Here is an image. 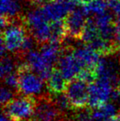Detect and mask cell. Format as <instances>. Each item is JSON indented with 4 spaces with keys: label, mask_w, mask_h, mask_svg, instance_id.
<instances>
[{
    "label": "cell",
    "mask_w": 120,
    "mask_h": 121,
    "mask_svg": "<svg viewBox=\"0 0 120 121\" xmlns=\"http://www.w3.org/2000/svg\"><path fill=\"white\" fill-rule=\"evenodd\" d=\"M17 73L19 75L18 95L36 97L41 96L46 91L44 89L46 87V83L40 78L39 75L32 72L26 64L22 62L18 64Z\"/></svg>",
    "instance_id": "1"
},
{
    "label": "cell",
    "mask_w": 120,
    "mask_h": 121,
    "mask_svg": "<svg viewBox=\"0 0 120 121\" xmlns=\"http://www.w3.org/2000/svg\"><path fill=\"white\" fill-rule=\"evenodd\" d=\"M23 22L28 33L34 37L39 45L50 40V22L45 17L40 8L30 10L23 19Z\"/></svg>",
    "instance_id": "2"
},
{
    "label": "cell",
    "mask_w": 120,
    "mask_h": 121,
    "mask_svg": "<svg viewBox=\"0 0 120 121\" xmlns=\"http://www.w3.org/2000/svg\"><path fill=\"white\" fill-rule=\"evenodd\" d=\"M36 99L32 96H17L2 106L3 114L14 121H26L33 118Z\"/></svg>",
    "instance_id": "3"
},
{
    "label": "cell",
    "mask_w": 120,
    "mask_h": 121,
    "mask_svg": "<svg viewBox=\"0 0 120 121\" xmlns=\"http://www.w3.org/2000/svg\"><path fill=\"white\" fill-rule=\"evenodd\" d=\"M33 120L35 121H63L67 115L59 110L50 92L36 97Z\"/></svg>",
    "instance_id": "4"
},
{
    "label": "cell",
    "mask_w": 120,
    "mask_h": 121,
    "mask_svg": "<svg viewBox=\"0 0 120 121\" xmlns=\"http://www.w3.org/2000/svg\"><path fill=\"white\" fill-rule=\"evenodd\" d=\"M26 35V29L20 17L14 19L2 30L1 41L4 44L7 50L13 54H17Z\"/></svg>",
    "instance_id": "5"
},
{
    "label": "cell",
    "mask_w": 120,
    "mask_h": 121,
    "mask_svg": "<svg viewBox=\"0 0 120 121\" xmlns=\"http://www.w3.org/2000/svg\"><path fill=\"white\" fill-rule=\"evenodd\" d=\"M114 86L104 78H98L88 86V107L95 109L109 102Z\"/></svg>",
    "instance_id": "6"
},
{
    "label": "cell",
    "mask_w": 120,
    "mask_h": 121,
    "mask_svg": "<svg viewBox=\"0 0 120 121\" xmlns=\"http://www.w3.org/2000/svg\"><path fill=\"white\" fill-rule=\"evenodd\" d=\"M88 86L87 82L77 78L67 81L64 92L74 110H82L88 106Z\"/></svg>",
    "instance_id": "7"
},
{
    "label": "cell",
    "mask_w": 120,
    "mask_h": 121,
    "mask_svg": "<svg viewBox=\"0 0 120 121\" xmlns=\"http://www.w3.org/2000/svg\"><path fill=\"white\" fill-rule=\"evenodd\" d=\"M73 1H69L67 3H57L49 0L42 7H40L42 13L45 17L49 22L64 20L67 15L77 8Z\"/></svg>",
    "instance_id": "8"
},
{
    "label": "cell",
    "mask_w": 120,
    "mask_h": 121,
    "mask_svg": "<svg viewBox=\"0 0 120 121\" xmlns=\"http://www.w3.org/2000/svg\"><path fill=\"white\" fill-rule=\"evenodd\" d=\"M80 8H76L64 19L67 30V36L74 40H80L83 29L87 23V14L84 11L82 5Z\"/></svg>",
    "instance_id": "9"
},
{
    "label": "cell",
    "mask_w": 120,
    "mask_h": 121,
    "mask_svg": "<svg viewBox=\"0 0 120 121\" xmlns=\"http://www.w3.org/2000/svg\"><path fill=\"white\" fill-rule=\"evenodd\" d=\"M56 67L61 71L67 81L76 78L83 69L77 58L73 55L72 50H62V54Z\"/></svg>",
    "instance_id": "10"
},
{
    "label": "cell",
    "mask_w": 120,
    "mask_h": 121,
    "mask_svg": "<svg viewBox=\"0 0 120 121\" xmlns=\"http://www.w3.org/2000/svg\"><path fill=\"white\" fill-rule=\"evenodd\" d=\"M73 55L77 58L82 68H87L95 70L101 55L95 50L87 45L73 48L72 50Z\"/></svg>",
    "instance_id": "11"
},
{
    "label": "cell",
    "mask_w": 120,
    "mask_h": 121,
    "mask_svg": "<svg viewBox=\"0 0 120 121\" xmlns=\"http://www.w3.org/2000/svg\"><path fill=\"white\" fill-rule=\"evenodd\" d=\"M40 52L45 64L50 68L57 66L61 55L62 54V44L49 41L40 45Z\"/></svg>",
    "instance_id": "12"
},
{
    "label": "cell",
    "mask_w": 120,
    "mask_h": 121,
    "mask_svg": "<svg viewBox=\"0 0 120 121\" xmlns=\"http://www.w3.org/2000/svg\"><path fill=\"white\" fill-rule=\"evenodd\" d=\"M67 83V81L64 78L61 71L57 67H54L46 81V87L51 95H57L65 91Z\"/></svg>",
    "instance_id": "13"
},
{
    "label": "cell",
    "mask_w": 120,
    "mask_h": 121,
    "mask_svg": "<svg viewBox=\"0 0 120 121\" xmlns=\"http://www.w3.org/2000/svg\"><path fill=\"white\" fill-rule=\"evenodd\" d=\"M117 115L115 105L110 102L98 108L91 109V117L93 121H107Z\"/></svg>",
    "instance_id": "14"
},
{
    "label": "cell",
    "mask_w": 120,
    "mask_h": 121,
    "mask_svg": "<svg viewBox=\"0 0 120 121\" xmlns=\"http://www.w3.org/2000/svg\"><path fill=\"white\" fill-rule=\"evenodd\" d=\"M21 8L18 0H1V16H3L8 22L18 18Z\"/></svg>",
    "instance_id": "15"
},
{
    "label": "cell",
    "mask_w": 120,
    "mask_h": 121,
    "mask_svg": "<svg viewBox=\"0 0 120 121\" xmlns=\"http://www.w3.org/2000/svg\"><path fill=\"white\" fill-rule=\"evenodd\" d=\"M50 30H51V38L50 41L62 44L67 36V30H66L64 20L50 22Z\"/></svg>",
    "instance_id": "16"
},
{
    "label": "cell",
    "mask_w": 120,
    "mask_h": 121,
    "mask_svg": "<svg viewBox=\"0 0 120 121\" xmlns=\"http://www.w3.org/2000/svg\"><path fill=\"white\" fill-rule=\"evenodd\" d=\"M82 6L87 16L89 14H94L97 16L105 13L106 8H108V3L106 0H90Z\"/></svg>",
    "instance_id": "17"
},
{
    "label": "cell",
    "mask_w": 120,
    "mask_h": 121,
    "mask_svg": "<svg viewBox=\"0 0 120 121\" xmlns=\"http://www.w3.org/2000/svg\"><path fill=\"white\" fill-rule=\"evenodd\" d=\"M1 78L3 79L6 76L17 70V61L15 57L5 55L1 59Z\"/></svg>",
    "instance_id": "18"
},
{
    "label": "cell",
    "mask_w": 120,
    "mask_h": 121,
    "mask_svg": "<svg viewBox=\"0 0 120 121\" xmlns=\"http://www.w3.org/2000/svg\"><path fill=\"white\" fill-rule=\"evenodd\" d=\"M52 96H53V99L54 100L56 105L58 106V108L64 115H67V114L71 113V112H72L74 110L73 107L71 105L70 101H69L65 92L57 95H52Z\"/></svg>",
    "instance_id": "19"
},
{
    "label": "cell",
    "mask_w": 120,
    "mask_h": 121,
    "mask_svg": "<svg viewBox=\"0 0 120 121\" xmlns=\"http://www.w3.org/2000/svg\"><path fill=\"white\" fill-rule=\"evenodd\" d=\"M3 83L5 86H8L11 89L16 91L18 93V86H19V75H18L17 70L12 73L11 74L5 77L3 79H2Z\"/></svg>",
    "instance_id": "20"
},
{
    "label": "cell",
    "mask_w": 120,
    "mask_h": 121,
    "mask_svg": "<svg viewBox=\"0 0 120 121\" xmlns=\"http://www.w3.org/2000/svg\"><path fill=\"white\" fill-rule=\"evenodd\" d=\"M17 96H19V95L16 91L11 89L7 86H3L1 87V97H0L2 106L6 105L10 100H12L13 98H15Z\"/></svg>",
    "instance_id": "21"
},
{
    "label": "cell",
    "mask_w": 120,
    "mask_h": 121,
    "mask_svg": "<svg viewBox=\"0 0 120 121\" xmlns=\"http://www.w3.org/2000/svg\"><path fill=\"white\" fill-rule=\"evenodd\" d=\"M75 121H93L91 117V108L75 110Z\"/></svg>",
    "instance_id": "22"
},
{
    "label": "cell",
    "mask_w": 120,
    "mask_h": 121,
    "mask_svg": "<svg viewBox=\"0 0 120 121\" xmlns=\"http://www.w3.org/2000/svg\"><path fill=\"white\" fill-rule=\"evenodd\" d=\"M113 11H114L115 16L117 17L119 19H120V0H119V3H117V5L113 8Z\"/></svg>",
    "instance_id": "23"
},
{
    "label": "cell",
    "mask_w": 120,
    "mask_h": 121,
    "mask_svg": "<svg viewBox=\"0 0 120 121\" xmlns=\"http://www.w3.org/2000/svg\"><path fill=\"white\" fill-rule=\"evenodd\" d=\"M1 121H14V120H12V119H10L9 117H8L7 115H2V117H1Z\"/></svg>",
    "instance_id": "24"
},
{
    "label": "cell",
    "mask_w": 120,
    "mask_h": 121,
    "mask_svg": "<svg viewBox=\"0 0 120 121\" xmlns=\"http://www.w3.org/2000/svg\"><path fill=\"white\" fill-rule=\"evenodd\" d=\"M72 1H73L77 5H82L86 3V0H72Z\"/></svg>",
    "instance_id": "25"
},
{
    "label": "cell",
    "mask_w": 120,
    "mask_h": 121,
    "mask_svg": "<svg viewBox=\"0 0 120 121\" xmlns=\"http://www.w3.org/2000/svg\"><path fill=\"white\" fill-rule=\"evenodd\" d=\"M50 1L57 2V3H67V2H69L71 0H50Z\"/></svg>",
    "instance_id": "26"
},
{
    "label": "cell",
    "mask_w": 120,
    "mask_h": 121,
    "mask_svg": "<svg viewBox=\"0 0 120 121\" xmlns=\"http://www.w3.org/2000/svg\"><path fill=\"white\" fill-rule=\"evenodd\" d=\"M26 121H35V120H33V119H30V120H26Z\"/></svg>",
    "instance_id": "27"
},
{
    "label": "cell",
    "mask_w": 120,
    "mask_h": 121,
    "mask_svg": "<svg viewBox=\"0 0 120 121\" xmlns=\"http://www.w3.org/2000/svg\"><path fill=\"white\" fill-rule=\"evenodd\" d=\"M118 88H119V92H120V83H119V86H118Z\"/></svg>",
    "instance_id": "28"
},
{
    "label": "cell",
    "mask_w": 120,
    "mask_h": 121,
    "mask_svg": "<svg viewBox=\"0 0 120 121\" xmlns=\"http://www.w3.org/2000/svg\"><path fill=\"white\" fill-rule=\"evenodd\" d=\"M119 64H120V58H119Z\"/></svg>",
    "instance_id": "29"
}]
</instances>
